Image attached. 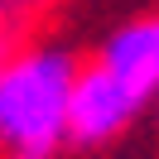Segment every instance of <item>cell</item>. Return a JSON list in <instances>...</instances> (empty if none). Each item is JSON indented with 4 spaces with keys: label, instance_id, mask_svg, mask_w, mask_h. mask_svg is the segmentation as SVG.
Instances as JSON below:
<instances>
[{
    "label": "cell",
    "instance_id": "obj_6",
    "mask_svg": "<svg viewBox=\"0 0 159 159\" xmlns=\"http://www.w3.org/2000/svg\"><path fill=\"white\" fill-rule=\"evenodd\" d=\"M154 116H159V101H154Z\"/></svg>",
    "mask_w": 159,
    "mask_h": 159
},
{
    "label": "cell",
    "instance_id": "obj_5",
    "mask_svg": "<svg viewBox=\"0 0 159 159\" xmlns=\"http://www.w3.org/2000/svg\"><path fill=\"white\" fill-rule=\"evenodd\" d=\"M20 15H34V10H43V5H53V0H10Z\"/></svg>",
    "mask_w": 159,
    "mask_h": 159
},
{
    "label": "cell",
    "instance_id": "obj_3",
    "mask_svg": "<svg viewBox=\"0 0 159 159\" xmlns=\"http://www.w3.org/2000/svg\"><path fill=\"white\" fill-rule=\"evenodd\" d=\"M140 116H145V106H135L97 63L82 58V72L72 82V106H68V145L72 149H106Z\"/></svg>",
    "mask_w": 159,
    "mask_h": 159
},
{
    "label": "cell",
    "instance_id": "obj_4",
    "mask_svg": "<svg viewBox=\"0 0 159 159\" xmlns=\"http://www.w3.org/2000/svg\"><path fill=\"white\" fill-rule=\"evenodd\" d=\"M20 34H24V15L15 10L10 0H0V53L10 48V43L20 39Z\"/></svg>",
    "mask_w": 159,
    "mask_h": 159
},
{
    "label": "cell",
    "instance_id": "obj_1",
    "mask_svg": "<svg viewBox=\"0 0 159 159\" xmlns=\"http://www.w3.org/2000/svg\"><path fill=\"white\" fill-rule=\"evenodd\" d=\"M82 53L53 34H20L0 53V159H58Z\"/></svg>",
    "mask_w": 159,
    "mask_h": 159
},
{
    "label": "cell",
    "instance_id": "obj_2",
    "mask_svg": "<svg viewBox=\"0 0 159 159\" xmlns=\"http://www.w3.org/2000/svg\"><path fill=\"white\" fill-rule=\"evenodd\" d=\"M87 63H97L135 106L154 111V101H159V10H140L130 20L111 24L97 39V48L87 53Z\"/></svg>",
    "mask_w": 159,
    "mask_h": 159
}]
</instances>
